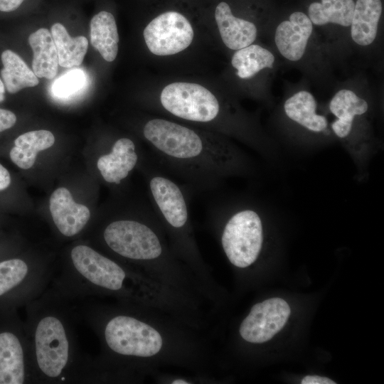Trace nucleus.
I'll use <instances>...</instances> for the list:
<instances>
[{
  "instance_id": "nucleus-29",
  "label": "nucleus",
  "mask_w": 384,
  "mask_h": 384,
  "mask_svg": "<svg viewBox=\"0 0 384 384\" xmlns=\"http://www.w3.org/2000/svg\"><path fill=\"white\" fill-rule=\"evenodd\" d=\"M24 0H0V11L10 12L17 9Z\"/></svg>"
},
{
  "instance_id": "nucleus-15",
  "label": "nucleus",
  "mask_w": 384,
  "mask_h": 384,
  "mask_svg": "<svg viewBox=\"0 0 384 384\" xmlns=\"http://www.w3.org/2000/svg\"><path fill=\"white\" fill-rule=\"evenodd\" d=\"M215 19L225 46L233 50L253 43L257 36L256 25L233 15L228 4L220 2L215 10Z\"/></svg>"
},
{
  "instance_id": "nucleus-31",
  "label": "nucleus",
  "mask_w": 384,
  "mask_h": 384,
  "mask_svg": "<svg viewBox=\"0 0 384 384\" xmlns=\"http://www.w3.org/2000/svg\"><path fill=\"white\" fill-rule=\"evenodd\" d=\"M4 84L2 80L0 79V102H3L4 100Z\"/></svg>"
},
{
  "instance_id": "nucleus-9",
  "label": "nucleus",
  "mask_w": 384,
  "mask_h": 384,
  "mask_svg": "<svg viewBox=\"0 0 384 384\" xmlns=\"http://www.w3.org/2000/svg\"><path fill=\"white\" fill-rule=\"evenodd\" d=\"M162 108L171 115L191 122L211 124L221 117L218 99L205 87L177 82L166 85L160 94Z\"/></svg>"
},
{
  "instance_id": "nucleus-3",
  "label": "nucleus",
  "mask_w": 384,
  "mask_h": 384,
  "mask_svg": "<svg viewBox=\"0 0 384 384\" xmlns=\"http://www.w3.org/2000/svg\"><path fill=\"white\" fill-rule=\"evenodd\" d=\"M137 276L125 266L85 244H77L60 272L54 273L52 287L68 299L112 295L134 299Z\"/></svg>"
},
{
  "instance_id": "nucleus-23",
  "label": "nucleus",
  "mask_w": 384,
  "mask_h": 384,
  "mask_svg": "<svg viewBox=\"0 0 384 384\" xmlns=\"http://www.w3.org/2000/svg\"><path fill=\"white\" fill-rule=\"evenodd\" d=\"M90 41L107 62L113 61L117 55L119 35L114 16L100 11L90 21Z\"/></svg>"
},
{
  "instance_id": "nucleus-4",
  "label": "nucleus",
  "mask_w": 384,
  "mask_h": 384,
  "mask_svg": "<svg viewBox=\"0 0 384 384\" xmlns=\"http://www.w3.org/2000/svg\"><path fill=\"white\" fill-rule=\"evenodd\" d=\"M143 169L151 206L161 225L169 232L179 252L196 257L197 249L192 235L187 188L163 171L151 159Z\"/></svg>"
},
{
  "instance_id": "nucleus-17",
  "label": "nucleus",
  "mask_w": 384,
  "mask_h": 384,
  "mask_svg": "<svg viewBox=\"0 0 384 384\" xmlns=\"http://www.w3.org/2000/svg\"><path fill=\"white\" fill-rule=\"evenodd\" d=\"M329 107L336 118L331 123V129L338 137L343 139L351 133L355 117L366 114L369 105L353 89L341 88L334 93Z\"/></svg>"
},
{
  "instance_id": "nucleus-11",
  "label": "nucleus",
  "mask_w": 384,
  "mask_h": 384,
  "mask_svg": "<svg viewBox=\"0 0 384 384\" xmlns=\"http://www.w3.org/2000/svg\"><path fill=\"white\" fill-rule=\"evenodd\" d=\"M290 307L286 301L274 297L255 304L242 321L239 331L242 338L253 343L270 340L287 323Z\"/></svg>"
},
{
  "instance_id": "nucleus-14",
  "label": "nucleus",
  "mask_w": 384,
  "mask_h": 384,
  "mask_svg": "<svg viewBox=\"0 0 384 384\" xmlns=\"http://www.w3.org/2000/svg\"><path fill=\"white\" fill-rule=\"evenodd\" d=\"M49 208L55 227L65 238L79 234L90 218L89 208L75 202L70 192L65 187H60L53 192Z\"/></svg>"
},
{
  "instance_id": "nucleus-28",
  "label": "nucleus",
  "mask_w": 384,
  "mask_h": 384,
  "mask_svg": "<svg viewBox=\"0 0 384 384\" xmlns=\"http://www.w3.org/2000/svg\"><path fill=\"white\" fill-rule=\"evenodd\" d=\"M302 384H335L336 382L319 375H306L302 380Z\"/></svg>"
},
{
  "instance_id": "nucleus-13",
  "label": "nucleus",
  "mask_w": 384,
  "mask_h": 384,
  "mask_svg": "<svg viewBox=\"0 0 384 384\" xmlns=\"http://www.w3.org/2000/svg\"><path fill=\"white\" fill-rule=\"evenodd\" d=\"M110 146L107 153L99 156L97 167L105 182L117 186L129 176L142 157L129 138H119Z\"/></svg>"
},
{
  "instance_id": "nucleus-6",
  "label": "nucleus",
  "mask_w": 384,
  "mask_h": 384,
  "mask_svg": "<svg viewBox=\"0 0 384 384\" xmlns=\"http://www.w3.org/2000/svg\"><path fill=\"white\" fill-rule=\"evenodd\" d=\"M55 272L48 262L22 257L0 260V310L17 309L41 295Z\"/></svg>"
},
{
  "instance_id": "nucleus-30",
  "label": "nucleus",
  "mask_w": 384,
  "mask_h": 384,
  "mask_svg": "<svg viewBox=\"0 0 384 384\" xmlns=\"http://www.w3.org/2000/svg\"><path fill=\"white\" fill-rule=\"evenodd\" d=\"M11 183V176L8 170L0 164V191L7 188Z\"/></svg>"
},
{
  "instance_id": "nucleus-10",
  "label": "nucleus",
  "mask_w": 384,
  "mask_h": 384,
  "mask_svg": "<svg viewBox=\"0 0 384 384\" xmlns=\"http://www.w3.org/2000/svg\"><path fill=\"white\" fill-rule=\"evenodd\" d=\"M143 34L149 50L161 56L183 51L193 38L191 24L176 11H166L154 18L145 27Z\"/></svg>"
},
{
  "instance_id": "nucleus-22",
  "label": "nucleus",
  "mask_w": 384,
  "mask_h": 384,
  "mask_svg": "<svg viewBox=\"0 0 384 384\" xmlns=\"http://www.w3.org/2000/svg\"><path fill=\"white\" fill-rule=\"evenodd\" d=\"M54 143V135L50 131L40 129L28 132L15 139L9 156L17 166L28 169L33 166L38 152L50 148Z\"/></svg>"
},
{
  "instance_id": "nucleus-26",
  "label": "nucleus",
  "mask_w": 384,
  "mask_h": 384,
  "mask_svg": "<svg viewBox=\"0 0 384 384\" xmlns=\"http://www.w3.org/2000/svg\"><path fill=\"white\" fill-rule=\"evenodd\" d=\"M85 82V76L80 70L70 71L58 78L53 85V92L65 97L80 90Z\"/></svg>"
},
{
  "instance_id": "nucleus-27",
  "label": "nucleus",
  "mask_w": 384,
  "mask_h": 384,
  "mask_svg": "<svg viewBox=\"0 0 384 384\" xmlns=\"http://www.w3.org/2000/svg\"><path fill=\"white\" fill-rule=\"evenodd\" d=\"M16 122V117L11 111L0 109V132L12 127Z\"/></svg>"
},
{
  "instance_id": "nucleus-32",
  "label": "nucleus",
  "mask_w": 384,
  "mask_h": 384,
  "mask_svg": "<svg viewBox=\"0 0 384 384\" xmlns=\"http://www.w3.org/2000/svg\"><path fill=\"white\" fill-rule=\"evenodd\" d=\"M171 383L172 384H188L190 383L187 382L185 380L178 379V380H173V382H171Z\"/></svg>"
},
{
  "instance_id": "nucleus-7",
  "label": "nucleus",
  "mask_w": 384,
  "mask_h": 384,
  "mask_svg": "<svg viewBox=\"0 0 384 384\" xmlns=\"http://www.w3.org/2000/svg\"><path fill=\"white\" fill-rule=\"evenodd\" d=\"M33 383L29 342L17 309L0 310V384Z\"/></svg>"
},
{
  "instance_id": "nucleus-2",
  "label": "nucleus",
  "mask_w": 384,
  "mask_h": 384,
  "mask_svg": "<svg viewBox=\"0 0 384 384\" xmlns=\"http://www.w3.org/2000/svg\"><path fill=\"white\" fill-rule=\"evenodd\" d=\"M25 307L33 383L86 382L92 360L78 346L70 300L48 287Z\"/></svg>"
},
{
  "instance_id": "nucleus-25",
  "label": "nucleus",
  "mask_w": 384,
  "mask_h": 384,
  "mask_svg": "<svg viewBox=\"0 0 384 384\" xmlns=\"http://www.w3.org/2000/svg\"><path fill=\"white\" fill-rule=\"evenodd\" d=\"M4 68L1 70L4 85L10 93H16L25 87H34L38 84V77L23 60L11 50L1 53Z\"/></svg>"
},
{
  "instance_id": "nucleus-5",
  "label": "nucleus",
  "mask_w": 384,
  "mask_h": 384,
  "mask_svg": "<svg viewBox=\"0 0 384 384\" xmlns=\"http://www.w3.org/2000/svg\"><path fill=\"white\" fill-rule=\"evenodd\" d=\"M161 226L151 206L136 217L111 220L105 226L102 238L112 253L126 260L160 263L171 259Z\"/></svg>"
},
{
  "instance_id": "nucleus-24",
  "label": "nucleus",
  "mask_w": 384,
  "mask_h": 384,
  "mask_svg": "<svg viewBox=\"0 0 384 384\" xmlns=\"http://www.w3.org/2000/svg\"><path fill=\"white\" fill-rule=\"evenodd\" d=\"M51 35L56 47L59 65L72 68L82 63L88 47V41L85 36L71 37L60 23L52 26Z\"/></svg>"
},
{
  "instance_id": "nucleus-1",
  "label": "nucleus",
  "mask_w": 384,
  "mask_h": 384,
  "mask_svg": "<svg viewBox=\"0 0 384 384\" xmlns=\"http://www.w3.org/2000/svg\"><path fill=\"white\" fill-rule=\"evenodd\" d=\"M151 158L189 190L210 192L221 180L245 171L242 154L225 140L163 118L146 121L142 129Z\"/></svg>"
},
{
  "instance_id": "nucleus-21",
  "label": "nucleus",
  "mask_w": 384,
  "mask_h": 384,
  "mask_svg": "<svg viewBox=\"0 0 384 384\" xmlns=\"http://www.w3.org/2000/svg\"><path fill=\"white\" fill-rule=\"evenodd\" d=\"M354 5V0L315 1L309 5L306 14L314 26L336 25L349 28Z\"/></svg>"
},
{
  "instance_id": "nucleus-12",
  "label": "nucleus",
  "mask_w": 384,
  "mask_h": 384,
  "mask_svg": "<svg viewBox=\"0 0 384 384\" xmlns=\"http://www.w3.org/2000/svg\"><path fill=\"white\" fill-rule=\"evenodd\" d=\"M314 34V26L307 14L295 11L276 26L274 44L283 58L299 63L307 55Z\"/></svg>"
},
{
  "instance_id": "nucleus-19",
  "label": "nucleus",
  "mask_w": 384,
  "mask_h": 384,
  "mask_svg": "<svg viewBox=\"0 0 384 384\" xmlns=\"http://www.w3.org/2000/svg\"><path fill=\"white\" fill-rule=\"evenodd\" d=\"M28 43L33 52L32 69L38 78L53 79L58 70V57L51 33L41 28L32 33Z\"/></svg>"
},
{
  "instance_id": "nucleus-8",
  "label": "nucleus",
  "mask_w": 384,
  "mask_h": 384,
  "mask_svg": "<svg viewBox=\"0 0 384 384\" xmlns=\"http://www.w3.org/2000/svg\"><path fill=\"white\" fill-rule=\"evenodd\" d=\"M220 242L234 266L245 268L254 263L263 242L262 223L258 213L248 207L234 210L224 220Z\"/></svg>"
},
{
  "instance_id": "nucleus-16",
  "label": "nucleus",
  "mask_w": 384,
  "mask_h": 384,
  "mask_svg": "<svg viewBox=\"0 0 384 384\" xmlns=\"http://www.w3.org/2000/svg\"><path fill=\"white\" fill-rule=\"evenodd\" d=\"M383 14L381 0H356L349 26L351 41L357 46L366 48L375 41Z\"/></svg>"
},
{
  "instance_id": "nucleus-18",
  "label": "nucleus",
  "mask_w": 384,
  "mask_h": 384,
  "mask_svg": "<svg viewBox=\"0 0 384 384\" xmlns=\"http://www.w3.org/2000/svg\"><path fill=\"white\" fill-rule=\"evenodd\" d=\"M286 116L306 129L319 133L328 127L325 116L316 113L317 101L309 91L302 89L291 95L283 105Z\"/></svg>"
},
{
  "instance_id": "nucleus-20",
  "label": "nucleus",
  "mask_w": 384,
  "mask_h": 384,
  "mask_svg": "<svg viewBox=\"0 0 384 384\" xmlns=\"http://www.w3.org/2000/svg\"><path fill=\"white\" fill-rule=\"evenodd\" d=\"M275 62L272 51L255 43L235 50L231 58L236 75L243 80L252 78L262 70H273Z\"/></svg>"
}]
</instances>
